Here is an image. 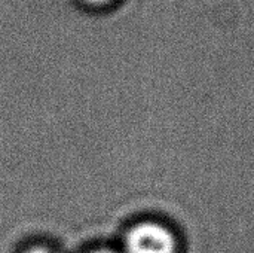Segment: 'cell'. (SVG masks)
Masks as SVG:
<instances>
[{
	"label": "cell",
	"mask_w": 254,
	"mask_h": 253,
	"mask_svg": "<svg viewBox=\"0 0 254 253\" xmlns=\"http://www.w3.org/2000/svg\"><path fill=\"white\" fill-rule=\"evenodd\" d=\"M125 253H177V240L162 224L140 222L125 236Z\"/></svg>",
	"instance_id": "1"
},
{
	"label": "cell",
	"mask_w": 254,
	"mask_h": 253,
	"mask_svg": "<svg viewBox=\"0 0 254 253\" xmlns=\"http://www.w3.org/2000/svg\"><path fill=\"white\" fill-rule=\"evenodd\" d=\"M85 3L91 4V6H95V7H101V6H107L110 4L113 0H83Z\"/></svg>",
	"instance_id": "2"
},
{
	"label": "cell",
	"mask_w": 254,
	"mask_h": 253,
	"mask_svg": "<svg viewBox=\"0 0 254 253\" xmlns=\"http://www.w3.org/2000/svg\"><path fill=\"white\" fill-rule=\"evenodd\" d=\"M25 253H55L52 249L46 248V246H34L31 249H28Z\"/></svg>",
	"instance_id": "3"
},
{
	"label": "cell",
	"mask_w": 254,
	"mask_h": 253,
	"mask_svg": "<svg viewBox=\"0 0 254 253\" xmlns=\"http://www.w3.org/2000/svg\"><path fill=\"white\" fill-rule=\"evenodd\" d=\"M89 253H118L115 252V251H112V249H95V251H92V252Z\"/></svg>",
	"instance_id": "4"
}]
</instances>
